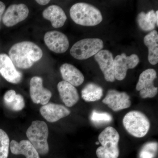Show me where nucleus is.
Returning <instances> with one entry per match:
<instances>
[{
    "instance_id": "nucleus-1",
    "label": "nucleus",
    "mask_w": 158,
    "mask_h": 158,
    "mask_svg": "<svg viewBox=\"0 0 158 158\" xmlns=\"http://www.w3.org/2000/svg\"><path fill=\"white\" fill-rule=\"evenodd\" d=\"M41 49L30 41L15 44L9 51V57L16 67L23 69L31 68L35 62L41 59Z\"/></svg>"
},
{
    "instance_id": "nucleus-2",
    "label": "nucleus",
    "mask_w": 158,
    "mask_h": 158,
    "mask_svg": "<svg viewBox=\"0 0 158 158\" xmlns=\"http://www.w3.org/2000/svg\"><path fill=\"white\" fill-rule=\"evenodd\" d=\"M72 19L77 24L90 27L97 25L102 22V15L99 10L88 3H76L70 9Z\"/></svg>"
},
{
    "instance_id": "nucleus-3",
    "label": "nucleus",
    "mask_w": 158,
    "mask_h": 158,
    "mask_svg": "<svg viewBox=\"0 0 158 158\" xmlns=\"http://www.w3.org/2000/svg\"><path fill=\"white\" fill-rule=\"evenodd\" d=\"M120 136L116 129L108 127L98 136L101 146L96 150L98 158H118L119 154L118 147Z\"/></svg>"
},
{
    "instance_id": "nucleus-4",
    "label": "nucleus",
    "mask_w": 158,
    "mask_h": 158,
    "mask_svg": "<svg viewBox=\"0 0 158 158\" xmlns=\"http://www.w3.org/2000/svg\"><path fill=\"white\" fill-rule=\"evenodd\" d=\"M48 134L47 124L44 121L40 120L32 122L31 125L27 130V137L39 154L45 155L48 153Z\"/></svg>"
},
{
    "instance_id": "nucleus-5",
    "label": "nucleus",
    "mask_w": 158,
    "mask_h": 158,
    "mask_svg": "<svg viewBox=\"0 0 158 158\" xmlns=\"http://www.w3.org/2000/svg\"><path fill=\"white\" fill-rule=\"evenodd\" d=\"M123 126L131 135L137 138L144 137L150 128L147 116L138 111H131L125 115L123 119Z\"/></svg>"
},
{
    "instance_id": "nucleus-6",
    "label": "nucleus",
    "mask_w": 158,
    "mask_h": 158,
    "mask_svg": "<svg viewBox=\"0 0 158 158\" xmlns=\"http://www.w3.org/2000/svg\"><path fill=\"white\" fill-rule=\"evenodd\" d=\"M103 47V42L101 39L86 38L74 44L71 48L70 53L75 59L85 60L95 56Z\"/></svg>"
},
{
    "instance_id": "nucleus-7",
    "label": "nucleus",
    "mask_w": 158,
    "mask_h": 158,
    "mask_svg": "<svg viewBox=\"0 0 158 158\" xmlns=\"http://www.w3.org/2000/svg\"><path fill=\"white\" fill-rule=\"evenodd\" d=\"M156 76V70L153 69H146L140 74L136 88L140 91L142 98H152L158 93V88L154 85Z\"/></svg>"
},
{
    "instance_id": "nucleus-8",
    "label": "nucleus",
    "mask_w": 158,
    "mask_h": 158,
    "mask_svg": "<svg viewBox=\"0 0 158 158\" xmlns=\"http://www.w3.org/2000/svg\"><path fill=\"white\" fill-rule=\"evenodd\" d=\"M114 61L115 79L121 81L126 77L128 69L135 68L139 63L140 59L136 54L127 56L126 54L122 53L117 55Z\"/></svg>"
},
{
    "instance_id": "nucleus-9",
    "label": "nucleus",
    "mask_w": 158,
    "mask_h": 158,
    "mask_svg": "<svg viewBox=\"0 0 158 158\" xmlns=\"http://www.w3.org/2000/svg\"><path fill=\"white\" fill-rule=\"evenodd\" d=\"M102 102L115 112L127 109L131 105L129 95L127 93L113 89L108 90Z\"/></svg>"
},
{
    "instance_id": "nucleus-10",
    "label": "nucleus",
    "mask_w": 158,
    "mask_h": 158,
    "mask_svg": "<svg viewBox=\"0 0 158 158\" xmlns=\"http://www.w3.org/2000/svg\"><path fill=\"white\" fill-rule=\"evenodd\" d=\"M94 59L98 63L106 81L110 82L115 81L116 79L114 76L113 54L107 50H102L94 56Z\"/></svg>"
},
{
    "instance_id": "nucleus-11",
    "label": "nucleus",
    "mask_w": 158,
    "mask_h": 158,
    "mask_svg": "<svg viewBox=\"0 0 158 158\" xmlns=\"http://www.w3.org/2000/svg\"><path fill=\"white\" fill-rule=\"evenodd\" d=\"M46 45L50 50L56 53L65 52L69 47V41L67 36L58 31L47 32L44 36Z\"/></svg>"
},
{
    "instance_id": "nucleus-12",
    "label": "nucleus",
    "mask_w": 158,
    "mask_h": 158,
    "mask_svg": "<svg viewBox=\"0 0 158 158\" xmlns=\"http://www.w3.org/2000/svg\"><path fill=\"white\" fill-rule=\"evenodd\" d=\"M30 95L32 101L35 104L45 105L48 103L52 93L43 86V80L39 77H34L30 81Z\"/></svg>"
},
{
    "instance_id": "nucleus-13",
    "label": "nucleus",
    "mask_w": 158,
    "mask_h": 158,
    "mask_svg": "<svg viewBox=\"0 0 158 158\" xmlns=\"http://www.w3.org/2000/svg\"><path fill=\"white\" fill-rule=\"evenodd\" d=\"M29 13L28 8L24 4L11 5L3 15V23L7 27H12L26 19Z\"/></svg>"
},
{
    "instance_id": "nucleus-14",
    "label": "nucleus",
    "mask_w": 158,
    "mask_h": 158,
    "mask_svg": "<svg viewBox=\"0 0 158 158\" xmlns=\"http://www.w3.org/2000/svg\"><path fill=\"white\" fill-rule=\"evenodd\" d=\"M0 73L7 81L18 84L21 81L22 75L16 69L9 56L0 54Z\"/></svg>"
},
{
    "instance_id": "nucleus-15",
    "label": "nucleus",
    "mask_w": 158,
    "mask_h": 158,
    "mask_svg": "<svg viewBox=\"0 0 158 158\" xmlns=\"http://www.w3.org/2000/svg\"><path fill=\"white\" fill-rule=\"evenodd\" d=\"M40 112L43 117L50 123L56 122L71 113L70 110L65 106L53 103L44 105L40 108Z\"/></svg>"
},
{
    "instance_id": "nucleus-16",
    "label": "nucleus",
    "mask_w": 158,
    "mask_h": 158,
    "mask_svg": "<svg viewBox=\"0 0 158 158\" xmlns=\"http://www.w3.org/2000/svg\"><path fill=\"white\" fill-rule=\"evenodd\" d=\"M57 88L60 98L66 106H73L79 101L77 90L73 85L63 81L58 83Z\"/></svg>"
},
{
    "instance_id": "nucleus-17",
    "label": "nucleus",
    "mask_w": 158,
    "mask_h": 158,
    "mask_svg": "<svg viewBox=\"0 0 158 158\" xmlns=\"http://www.w3.org/2000/svg\"><path fill=\"white\" fill-rule=\"evenodd\" d=\"M60 73L64 81L77 87L83 84L85 77L83 73L74 65L65 63L61 65Z\"/></svg>"
},
{
    "instance_id": "nucleus-18",
    "label": "nucleus",
    "mask_w": 158,
    "mask_h": 158,
    "mask_svg": "<svg viewBox=\"0 0 158 158\" xmlns=\"http://www.w3.org/2000/svg\"><path fill=\"white\" fill-rule=\"evenodd\" d=\"M43 16L51 22L54 28H60L64 25L67 19L63 9L56 5L49 6L43 12Z\"/></svg>"
},
{
    "instance_id": "nucleus-19",
    "label": "nucleus",
    "mask_w": 158,
    "mask_h": 158,
    "mask_svg": "<svg viewBox=\"0 0 158 158\" xmlns=\"http://www.w3.org/2000/svg\"><path fill=\"white\" fill-rule=\"evenodd\" d=\"M10 148L13 154L23 155L27 158H40L39 153L29 140H23L19 142L12 140Z\"/></svg>"
},
{
    "instance_id": "nucleus-20",
    "label": "nucleus",
    "mask_w": 158,
    "mask_h": 158,
    "mask_svg": "<svg viewBox=\"0 0 158 158\" xmlns=\"http://www.w3.org/2000/svg\"><path fill=\"white\" fill-rule=\"evenodd\" d=\"M144 44L148 50V60L152 65L158 62V34L153 30L144 37Z\"/></svg>"
},
{
    "instance_id": "nucleus-21",
    "label": "nucleus",
    "mask_w": 158,
    "mask_h": 158,
    "mask_svg": "<svg viewBox=\"0 0 158 158\" xmlns=\"http://www.w3.org/2000/svg\"><path fill=\"white\" fill-rule=\"evenodd\" d=\"M158 11L151 10L147 13L141 11L138 15L137 22L142 31H150L154 30L156 25L158 26Z\"/></svg>"
},
{
    "instance_id": "nucleus-22",
    "label": "nucleus",
    "mask_w": 158,
    "mask_h": 158,
    "mask_svg": "<svg viewBox=\"0 0 158 158\" xmlns=\"http://www.w3.org/2000/svg\"><path fill=\"white\" fill-rule=\"evenodd\" d=\"M103 90L101 86L94 83H88L82 89V98L87 102L98 101L101 99Z\"/></svg>"
},
{
    "instance_id": "nucleus-23",
    "label": "nucleus",
    "mask_w": 158,
    "mask_h": 158,
    "mask_svg": "<svg viewBox=\"0 0 158 158\" xmlns=\"http://www.w3.org/2000/svg\"><path fill=\"white\" fill-rule=\"evenodd\" d=\"M158 151V143L156 142H148L141 148L140 158H154Z\"/></svg>"
},
{
    "instance_id": "nucleus-24",
    "label": "nucleus",
    "mask_w": 158,
    "mask_h": 158,
    "mask_svg": "<svg viewBox=\"0 0 158 158\" xmlns=\"http://www.w3.org/2000/svg\"><path fill=\"white\" fill-rule=\"evenodd\" d=\"M10 140L7 133L0 129V158H8Z\"/></svg>"
},
{
    "instance_id": "nucleus-25",
    "label": "nucleus",
    "mask_w": 158,
    "mask_h": 158,
    "mask_svg": "<svg viewBox=\"0 0 158 158\" xmlns=\"http://www.w3.org/2000/svg\"><path fill=\"white\" fill-rule=\"evenodd\" d=\"M90 119L94 124L101 125L111 122L113 117L110 113L94 110L90 116Z\"/></svg>"
},
{
    "instance_id": "nucleus-26",
    "label": "nucleus",
    "mask_w": 158,
    "mask_h": 158,
    "mask_svg": "<svg viewBox=\"0 0 158 158\" xmlns=\"http://www.w3.org/2000/svg\"><path fill=\"white\" fill-rule=\"evenodd\" d=\"M5 104L8 109L14 111H21L25 106L23 97L20 94H16L15 98L11 102Z\"/></svg>"
},
{
    "instance_id": "nucleus-27",
    "label": "nucleus",
    "mask_w": 158,
    "mask_h": 158,
    "mask_svg": "<svg viewBox=\"0 0 158 158\" xmlns=\"http://www.w3.org/2000/svg\"><path fill=\"white\" fill-rule=\"evenodd\" d=\"M16 92L13 90H8L4 96V103H10L13 101L16 95Z\"/></svg>"
},
{
    "instance_id": "nucleus-28",
    "label": "nucleus",
    "mask_w": 158,
    "mask_h": 158,
    "mask_svg": "<svg viewBox=\"0 0 158 158\" xmlns=\"http://www.w3.org/2000/svg\"><path fill=\"white\" fill-rule=\"evenodd\" d=\"M6 9V6L2 2L0 1V22L2 19V16Z\"/></svg>"
},
{
    "instance_id": "nucleus-29",
    "label": "nucleus",
    "mask_w": 158,
    "mask_h": 158,
    "mask_svg": "<svg viewBox=\"0 0 158 158\" xmlns=\"http://www.w3.org/2000/svg\"><path fill=\"white\" fill-rule=\"evenodd\" d=\"M36 2L39 5L44 6V5H46L48 4L50 1L49 0H37Z\"/></svg>"
}]
</instances>
